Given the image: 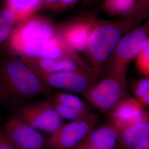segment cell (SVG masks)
I'll use <instances>...</instances> for the list:
<instances>
[{
	"instance_id": "9c48e42d",
	"label": "cell",
	"mask_w": 149,
	"mask_h": 149,
	"mask_svg": "<svg viewBox=\"0 0 149 149\" xmlns=\"http://www.w3.org/2000/svg\"><path fill=\"white\" fill-rule=\"evenodd\" d=\"M3 128L17 149H48L47 138L41 132L13 114Z\"/></svg>"
},
{
	"instance_id": "8fae6325",
	"label": "cell",
	"mask_w": 149,
	"mask_h": 149,
	"mask_svg": "<svg viewBox=\"0 0 149 149\" xmlns=\"http://www.w3.org/2000/svg\"><path fill=\"white\" fill-rule=\"evenodd\" d=\"M44 101L63 119L70 122L86 117L93 112L85 102L71 93L60 92L50 93Z\"/></svg>"
},
{
	"instance_id": "7402d4cb",
	"label": "cell",
	"mask_w": 149,
	"mask_h": 149,
	"mask_svg": "<svg viewBox=\"0 0 149 149\" xmlns=\"http://www.w3.org/2000/svg\"><path fill=\"white\" fill-rule=\"evenodd\" d=\"M0 149H17L2 127H0Z\"/></svg>"
},
{
	"instance_id": "cb8c5ba5",
	"label": "cell",
	"mask_w": 149,
	"mask_h": 149,
	"mask_svg": "<svg viewBox=\"0 0 149 149\" xmlns=\"http://www.w3.org/2000/svg\"><path fill=\"white\" fill-rule=\"evenodd\" d=\"M47 2L50 3H53V2H59L63 4H70L73 2L74 0H45Z\"/></svg>"
},
{
	"instance_id": "d6986e66",
	"label": "cell",
	"mask_w": 149,
	"mask_h": 149,
	"mask_svg": "<svg viewBox=\"0 0 149 149\" xmlns=\"http://www.w3.org/2000/svg\"><path fill=\"white\" fill-rule=\"evenodd\" d=\"M134 97L145 108L149 107V77L137 80L133 85Z\"/></svg>"
},
{
	"instance_id": "8992f818",
	"label": "cell",
	"mask_w": 149,
	"mask_h": 149,
	"mask_svg": "<svg viewBox=\"0 0 149 149\" xmlns=\"http://www.w3.org/2000/svg\"><path fill=\"white\" fill-rule=\"evenodd\" d=\"M149 40V22L143 27L130 32L120 39L114 51L112 64L107 72L111 71L126 72L128 64L136 58Z\"/></svg>"
},
{
	"instance_id": "3957f363",
	"label": "cell",
	"mask_w": 149,
	"mask_h": 149,
	"mask_svg": "<svg viewBox=\"0 0 149 149\" xmlns=\"http://www.w3.org/2000/svg\"><path fill=\"white\" fill-rule=\"evenodd\" d=\"M101 118L92 112L86 117L63 124L47 138L48 149H74L91 131L100 124Z\"/></svg>"
},
{
	"instance_id": "e0dca14e",
	"label": "cell",
	"mask_w": 149,
	"mask_h": 149,
	"mask_svg": "<svg viewBox=\"0 0 149 149\" xmlns=\"http://www.w3.org/2000/svg\"><path fill=\"white\" fill-rule=\"evenodd\" d=\"M7 7L14 14L15 21H24L29 18L37 9L41 0H7Z\"/></svg>"
},
{
	"instance_id": "5b68a950",
	"label": "cell",
	"mask_w": 149,
	"mask_h": 149,
	"mask_svg": "<svg viewBox=\"0 0 149 149\" xmlns=\"http://www.w3.org/2000/svg\"><path fill=\"white\" fill-rule=\"evenodd\" d=\"M14 116L40 132L51 134L63 124V119L44 100L26 103L18 107Z\"/></svg>"
},
{
	"instance_id": "6da1fadb",
	"label": "cell",
	"mask_w": 149,
	"mask_h": 149,
	"mask_svg": "<svg viewBox=\"0 0 149 149\" xmlns=\"http://www.w3.org/2000/svg\"><path fill=\"white\" fill-rule=\"evenodd\" d=\"M52 90L21 57L0 59V93L5 103L19 106Z\"/></svg>"
},
{
	"instance_id": "ac0fdd59",
	"label": "cell",
	"mask_w": 149,
	"mask_h": 149,
	"mask_svg": "<svg viewBox=\"0 0 149 149\" xmlns=\"http://www.w3.org/2000/svg\"><path fill=\"white\" fill-rule=\"evenodd\" d=\"M15 22L13 13L8 7L0 10V47L9 42L11 28Z\"/></svg>"
},
{
	"instance_id": "44dd1931",
	"label": "cell",
	"mask_w": 149,
	"mask_h": 149,
	"mask_svg": "<svg viewBox=\"0 0 149 149\" xmlns=\"http://www.w3.org/2000/svg\"><path fill=\"white\" fill-rule=\"evenodd\" d=\"M136 64L139 72L146 77H149V40L136 57Z\"/></svg>"
},
{
	"instance_id": "4fadbf2b",
	"label": "cell",
	"mask_w": 149,
	"mask_h": 149,
	"mask_svg": "<svg viewBox=\"0 0 149 149\" xmlns=\"http://www.w3.org/2000/svg\"><path fill=\"white\" fill-rule=\"evenodd\" d=\"M21 58L39 75L52 74L82 69L80 68L78 65L80 63L70 58L38 59L23 56Z\"/></svg>"
},
{
	"instance_id": "52a82bcc",
	"label": "cell",
	"mask_w": 149,
	"mask_h": 149,
	"mask_svg": "<svg viewBox=\"0 0 149 149\" xmlns=\"http://www.w3.org/2000/svg\"><path fill=\"white\" fill-rule=\"evenodd\" d=\"M39 76L52 90L57 89L82 96L98 80V72L85 69Z\"/></svg>"
},
{
	"instance_id": "5bb4252c",
	"label": "cell",
	"mask_w": 149,
	"mask_h": 149,
	"mask_svg": "<svg viewBox=\"0 0 149 149\" xmlns=\"http://www.w3.org/2000/svg\"><path fill=\"white\" fill-rule=\"evenodd\" d=\"M149 138V110L143 118L119 136L117 149H133Z\"/></svg>"
},
{
	"instance_id": "2e32d148",
	"label": "cell",
	"mask_w": 149,
	"mask_h": 149,
	"mask_svg": "<svg viewBox=\"0 0 149 149\" xmlns=\"http://www.w3.org/2000/svg\"><path fill=\"white\" fill-rule=\"evenodd\" d=\"M91 32L89 25L81 23L68 28L63 33V40L73 50L86 49Z\"/></svg>"
},
{
	"instance_id": "30bf717a",
	"label": "cell",
	"mask_w": 149,
	"mask_h": 149,
	"mask_svg": "<svg viewBox=\"0 0 149 149\" xmlns=\"http://www.w3.org/2000/svg\"><path fill=\"white\" fill-rule=\"evenodd\" d=\"M11 33L8 47L17 54L26 44L33 41L53 38V29L47 22L39 18H31Z\"/></svg>"
},
{
	"instance_id": "7a4b0ae2",
	"label": "cell",
	"mask_w": 149,
	"mask_h": 149,
	"mask_svg": "<svg viewBox=\"0 0 149 149\" xmlns=\"http://www.w3.org/2000/svg\"><path fill=\"white\" fill-rule=\"evenodd\" d=\"M105 74L82 96L97 110L109 114L129 95L126 72L111 71Z\"/></svg>"
},
{
	"instance_id": "ffe728a7",
	"label": "cell",
	"mask_w": 149,
	"mask_h": 149,
	"mask_svg": "<svg viewBox=\"0 0 149 149\" xmlns=\"http://www.w3.org/2000/svg\"><path fill=\"white\" fill-rule=\"evenodd\" d=\"M135 0H107L106 7L111 13L120 14L129 11Z\"/></svg>"
},
{
	"instance_id": "9a60e30c",
	"label": "cell",
	"mask_w": 149,
	"mask_h": 149,
	"mask_svg": "<svg viewBox=\"0 0 149 149\" xmlns=\"http://www.w3.org/2000/svg\"><path fill=\"white\" fill-rule=\"evenodd\" d=\"M120 134L109 122L93 128L84 141L98 149H114L117 147Z\"/></svg>"
},
{
	"instance_id": "277c9868",
	"label": "cell",
	"mask_w": 149,
	"mask_h": 149,
	"mask_svg": "<svg viewBox=\"0 0 149 149\" xmlns=\"http://www.w3.org/2000/svg\"><path fill=\"white\" fill-rule=\"evenodd\" d=\"M121 36V31L111 24L99 26L91 32L86 50L98 73L114 52Z\"/></svg>"
},
{
	"instance_id": "7c38bea8",
	"label": "cell",
	"mask_w": 149,
	"mask_h": 149,
	"mask_svg": "<svg viewBox=\"0 0 149 149\" xmlns=\"http://www.w3.org/2000/svg\"><path fill=\"white\" fill-rule=\"evenodd\" d=\"M145 108L134 97L128 96L110 112L108 122L120 135L143 118Z\"/></svg>"
},
{
	"instance_id": "d4e9b609",
	"label": "cell",
	"mask_w": 149,
	"mask_h": 149,
	"mask_svg": "<svg viewBox=\"0 0 149 149\" xmlns=\"http://www.w3.org/2000/svg\"><path fill=\"white\" fill-rule=\"evenodd\" d=\"M3 104H5V101H4V100L3 98V97L2 96L1 93H0V106Z\"/></svg>"
},
{
	"instance_id": "ba28073f",
	"label": "cell",
	"mask_w": 149,
	"mask_h": 149,
	"mask_svg": "<svg viewBox=\"0 0 149 149\" xmlns=\"http://www.w3.org/2000/svg\"><path fill=\"white\" fill-rule=\"evenodd\" d=\"M17 55L23 57L38 59L70 58L77 61L86 69L93 70L86 66L78 58L74 50L70 48L62 39L55 38L28 43L23 46Z\"/></svg>"
},
{
	"instance_id": "603a6c76",
	"label": "cell",
	"mask_w": 149,
	"mask_h": 149,
	"mask_svg": "<svg viewBox=\"0 0 149 149\" xmlns=\"http://www.w3.org/2000/svg\"><path fill=\"white\" fill-rule=\"evenodd\" d=\"M133 149H149V138L143 141Z\"/></svg>"
}]
</instances>
